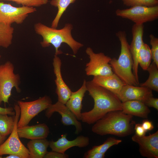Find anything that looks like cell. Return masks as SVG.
<instances>
[{
    "mask_svg": "<svg viewBox=\"0 0 158 158\" xmlns=\"http://www.w3.org/2000/svg\"><path fill=\"white\" fill-rule=\"evenodd\" d=\"M86 86L94 104L91 110L81 113L80 120L83 122L93 124L109 112L122 110V102L115 94L92 80L86 81Z\"/></svg>",
    "mask_w": 158,
    "mask_h": 158,
    "instance_id": "obj_1",
    "label": "cell"
},
{
    "mask_svg": "<svg viewBox=\"0 0 158 158\" xmlns=\"http://www.w3.org/2000/svg\"><path fill=\"white\" fill-rule=\"evenodd\" d=\"M135 123L133 116L126 114L121 110L115 111L108 113L97 121L91 130L101 136L110 134L124 137L133 132Z\"/></svg>",
    "mask_w": 158,
    "mask_h": 158,
    "instance_id": "obj_2",
    "label": "cell"
},
{
    "mask_svg": "<svg viewBox=\"0 0 158 158\" xmlns=\"http://www.w3.org/2000/svg\"><path fill=\"white\" fill-rule=\"evenodd\" d=\"M73 28L71 24L66 23L63 28L57 29L40 22L35 24L34 26L36 33L42 37V41L40 42L41 46L45 48L52 44L55 48L56 55L62 53L59 48L63 43L68 44L74 54H76L79 49L83 46L73 37L71 34Z\"/></svg>",
    "mask_w": 158,
    "mask_h": 158,
    "instance_id": "obj_3",
    "label": "cell"
},
{
    "mask_svg": "<svg viewBox=\"0 0 158 158\" xmlns=\"http://www.w3.org/2000/svg\"><path fill=\"white\" fill-rule=\"evenodd\" d=\"M116 35L120 42L121 52L118 59H111L109 63L114 73L126 84L137 86L139 84L132 71L133 61L126 33L119 31Z\"/></svg>",
    "mask_w": 158,
    "mask_h": 158,
    "instance_id": "obj_4",
    "label": "cell"
},
{
    "mask_svg": "<svg viewBox=\"0 0 158 158\" xmlns=\"http://www.w3.org/2000/svg\"><path fill=\"white\" fill-rule=\"evenodd\" d=\"M15 124L13 129L8 138L0 145V158L5 154H13L20 158H29V151L20 139L18 132V123L20 114V108L15 104Z\"/></svg>",
    "mask_w": 158,
    "mask_h": 158,
    "instance_id": "obj_5",
    "label": "cell"
},
{
    "mask_svg": "<svg viewBox=\"0 0 158 158\" xmlns=\"http://www.w3.org/2000/svg\"><path fill=\"white\" fill-rule=\"evenodd\" d=\"M14 66L10 61L0 65V104L2 102L8 103L12 89L15 87L19 92L20 78L14 73Z\"/></svg>",
    "mask_w": 158,
    "mask_h": 158,
    "instance_id": "obj_6",
    "label": "cell"
},
{
    "mask_svg": "<svg viewBox=\"0 0 158 158\" xmlns=\"http://www.w3.org/2000/svg\"><path fill=\"white\" fill-rule=\"evenodd\" d=\"M52 103L51 98L46 95L32 101H18L17 104L20 110V116L18 123V128L28 125L34 117L47 109Z\"/></svg>",
    "mask_w": 158,
    "mask_h": 158,
    "instance_id": "obj_7",
    "label": "cell"
},
{
    "mask_svg": "<svg viewBox=\"0 0 158 158\" xmlns=\"http://www.w3.org/2000/svg\"><path fill=\"white\" fill-rule=\"evenodd\" d=\"M116 15L129 19L137 24H143L158 18V5L152 7L136 6L128 9H117Z\"/></svg>",
    "mask_w": 158,
    "mask_h": 158,
    "instance_id": "obj_8",
    "label": "cell"
},
{
    "mask_svg": "<svg viewBox=\"0 0 158 158\" xmlns=\"http://www.w3.org/2000/svg\"><path fill=\"white\" fill-rule=\"evenodd\" d=\"M85 51L90 59L86 65V75L94 76L110 75L114 73L109 63L111 57L103 53H95L90 47L87 48Z\"/></svg>",
    "mask_w": 158,
    "mask_h": 158,
    "instance_id": "obj_9",
    "label": "cell"
},
{
    "mask_svg": "<svg viewBox=\"0 0 158 158\" xmlns=\"http://www.w3.org/2000/svg\"><path fill=\"white\" fill-rule=\"evenodd\" d=\"M36 11L34 7L13 6L0 1V22L9 25L22 23L29 14Z\"/></svg>",
    "mask_w": 158,
    "mask_h": 158,
    "instance_id": "obj_10",
    "label": "cell"
},
{
    "mask_svg": "<svg viewBox=\"0 0 158 158\" xmlns=\"http://www.w3.org/2000/svg\"><path fill=\"white\" fill-rule=\"evenodd\" d=\"M55 112L59 113L61 115V122L65 126L73 125L75 127V134H78L82 132L83 128L81 123L65 104L58 101L54 104H52L46 109L45 116L49 118Z\"/></svg>",
    "mask_w": 158,
    "mask_h": 158,
    "instance_id": "obj_11",
    "label": "cell"
},
{
    "mask_svg": "<svg viewBox=\"0 0 158 158\" xmlns=\"http://www.w3.org/2000/svg\"><path fill=\"white\" fill-rule=\"evenodd\" d=\"M132 140L139 145V152L142 157L147 158H158V131L148 136L140 137L134 135Z\"/></svg>",
    "mask_w": 158,
    "mask_h": 158,
    "instance_id": "obj_12",
    "label": "cell"
},
{
    "mask_svg": "<svg viewBox=\"0 0 158 158\" xmlns=\"http://www.w3.org/2000/svg\"><path fill=\"white\" fill-rule=\"evenodd\" d=\"M144 25L143 24L135 23L132 28V40L130 45V51L133 61V73L137 83L139 84L138 75V63L137 56L139 50L143 43Z\"/></svg>",
    "mask_w": 158,
    "mask_h": 158,
    "instance_id": "obj_13",
    "label": "cell"
},
{
    "mask_svg": "<svg viewBox=\"0 0 158 158\" xmlns=\"http://www.w3.org/2000/svg\"><path fill=\"white\" fill-rule=\"evenodd\" d=\"M153 96L152 90L146 87L125 84L117 97L121 102L135 100L144 102Z\"/></svg>",
    "mask_w": 158,
    "mask_h": 158,
    "instance_id": "obj_14",
    "label": "cell"
},
{
    "mask_svg": "<svg viewBox=\"0 0 158 158\" xmlns=\"http://www.w3.org/2000/svg\"><path fill=\"white\" fill-rule=\"evenodd\" d=\"M54 71L56 76V92L59 102L65 104L70 98L72 91L64 81L61 73V60L58 55H54L53 59Z\"/></svg>",
    "mask_w": 158,
    "mask_h": 158,
    "instance_id": "obj_15",
    "label": "cell"
},
{
    "mask_svg": "<svg viewBox=\"0 0 158 158\" xmlns=\"http://www.w3.org/2000/svg\"><path fill=\"white\" fill-rule=\"evenodd\" d=\"M67 135L66 133L62 134L57 141H50L49 146L52 150L65 153L67 150L73 147L76 146L83 148L89 144L90 139L87 137L80 135L75 139L70 140L67 139Z\"/></svg>",
    "mask_w": 158,
    "mask_h": 158,
    "instance_id": "obj_16",
    "label": "cell"
},
{
    "mask_svg": "<svg viewBox=\"0 0 158 158\" xmlns=\"http://www.w3.org/2000/svg\"><path fill=\"white\" fill-rule=\"evenodd\" d=\"M92 81L112 92L117 96L126 84L114 73L107 75L94 76Z\"/></svg>",
    "mask_w": 158,
    "mask_h": 158,
    "instance_id": "obj_17",
    "label": "cell"
},
{
    "mask_svg": "<svg viewBox=\"0 0 158 158\" xmlns=\"http://www.w3.org/2000/svg\"><path fill=\"white\" fill-rule=\"evenodd\" d=\"M18 132L20 138L32 140L46 138L48 135L49 130L48 126L43 123L18 128Z\"/></svg>",
    "mask_w": 158,
    "mask_h": 158,
    "instance_id": "obj_18",
    "label": "cell"
},
{
    "mask_svg": "<svg viewBox=\"0 0 158 158\" xmlns=\"http://www.w3.org/2000/svg\"><path fill=\"white\" fill-rule=\"evenodd\" d=\"M86 80H84L80 88L75 92H72L69 98L65 105L73 113L78 120H80L82 101L87 91Z\"/></svg>",
    "mask_w": 158,
    "mask_h": 158,
    "instance_id": "obj_19",
    "label": "cell"
},
{
    "mask_svg": "<svg viewBox=\"0 0 158 158\" xmlns=\"http://www.w3.org/2000/svg\"><path fill=\"white\" fill-rule=\"evenodd\" d=\"M121 108V111L126 114L144 118H147L150 112L148 107L144 102L138 100L122 102Z\"/></svg>",
    "mask_w": 158,
    "mask_h": 158,
    "instance_id": "obj_20",
    "label": "cell"
},
{
    "mask_svg": "<svg viewBox=\"0 0 158 158\" xmlns=\"http://www.w3.org/2000/svg\"><path fill=\"white\" fill-rule=\"evenodd\" d=\"M49 142L46 138L32 140L27 143L29 158H44L49 146Z\"/></svg>",
    "mask_w": 158,
    "mask_h": 158,
    "instance_id": "obj_21",
    "label": "cell"
},
{
    "mask_svg": "<svg viewBox=\"0 0 158 158\" xmlns=\"http://www.w3.org/2000/svg\"><path fill=\"white\" fill-rule=\"evenodd\" d=\"M158 67L153 62L147 69L149 73L147 79L145 82L141 83L140 86L148 88L151 90L158 91Z\"/></svg>",
    "mask_w": 158,
    "mask_h": 158,
    "instance_id": "obj_22",
    "label": "cell"
},
{
    "mask_svg": "<svg viewBox=\"0 0 158 158\" xmlns=\"http://www.w3.org/2000/svg\"><path fill=\"white\" fill-rule=\"evenodd\" d=\"M14 31L11 25L0 22V47L7 48L12 43Z\"/></svg>",
    "mask_w": 158,
    "mask_h": 158,
    "instance_id": "obj_23",
    "label": "cell"
},
{
    "mask_svg": "<svg viewBox=\"0 0 158 158\" xmlns=\"http://www.w3.org/2000/svg\"><path fill=\"white\" fill-rule=\"evenodd\" d=\"M76 0H51L50 4L58 8L57 14L51 23V27L56 28L62 15L70 5Z\"/></svg>",
    "mask_w": 158,
    "mask_h": 158,
    "instance_id": "obj_24",
    "label": "cell"
},
{
    "mask_svg": "<svg viewBox=\"0 0 158 158\" xmlns=\"http://www.w3.org/2000/svg\"><path fill=\"white\" fill-rule=\"evenodd\" d=\"M152 59L150 49L148 45L144 42L138 54V64L143 70L147 71L150 64Z\"/></svg>",
    "mask_w": 158,
    "mask_h": 158,
    "instance_id": "obj_25",
    "label": "cell"
},
{
    "mask_svg": "<svg viewBox=\"0 0 158 158\" xmlns=\"http://www.w3.org/2000/svg\"><path fill=\"white\" fill-rule=\"evenodd\" d=\"M15 116L0 113V133L6 136L11 134L14 126Z\"/></svg>",
    "mask_w": 158,
    "mask_h": 158,
    "instance_id": "obj_26",
    "label": "cell"
},
{
    "mask_svg": "<svg viewBox=\"0 0 158 158\" xmlns=\"http://www.w3.org/2000/svg\"><path fill=\"white\" fill-rule=\"evenodd\" d=\"M121 142L122 140H121L116 139L114 137H110L107 138L102 144L95 146L86 152L90 153L97 152L105 154L110 147L117 145Z\"/></svg>",
    "mask_w": 158,
    "mask_h": 158,
    "instance_id": "obj_27",
    "label": "cell"
},
{
    "mask_svg": "<svg viewBox=\"0 0 158 158\" xmlns=\"http://www.w3.org/2000/svg\"><path fill=\"white\" fill-rule=\"evenodd\" d=\"M124 5L127 6H144L152 7L158 5V0H122Z\"/></svg>",
    "mask_w": 158,
    "mask_h": 158,
    "instance_id": "obj_28",
    "label": "cell"
},
{
    "mask_svg": "<svg viewBox=\"0 0 158 158\" xmlns=\"http://www.w3.org/2000/svg\"><path fill=\"white\" fill-rule=\"evenodd\" d=\"M10 1L15 2L16 4L21 5L24 6L34 7H39L46 4L49 0H3Z\"/></svg>",
    "mask_w": 158,
    "mask_h": 158,
    "instance_id": "obj_29",
    "label": "cell"
},
{
    "mask_svg": "<svg viewBox=\"0 0 158 158\" xmlns=\"http://www.w3.org/2000/svg\"><path fill=\"white\" fill-rule=\"evenodd\" d=\"M150 43L151 46L150 51L152 59L158 67V38L152 34L149 35Z\"/></svg>",
    "mask_w": 158,
    "mask_h": 158,
    "instance_id": "obj_30",
    "label": "cell"
},
{
    "mask_svg": "<svg viewBox=\"0 0 158 158\" xmlns=\"http://www.w3.org/2000/svg\"><path fill=\"white\" fill-rule=\"evenodd\" d=\"M69 155L65 153H61L52 151L47 152L44 158H68Z\"/></svg>",
    "mask_w": 158,
    "mask_h": 158,
    "instance_id": "obj_31",
    "label": "cell"
},
{
    "mask_svg": "<svg viewBox=\"0 0 158 158\" xmlns=\"http://www.w3.org/2000/svg\"><path fill=\"white\" fill-rule=\"evenodd\" d=\"M145 104L148 107H153L157 110H158V99L151 97L144 102Z\"/></svg>",
    "mask_w": 158,
    "mask_h": 158,
    "instance_id": "obj_32",
    "label": "cell"
},
{
    "mask_svg": "<svg viewBox=\"0 0 158 158\" xmlns=\"http://www.w3.org/2000/svg\"><path fill=\"white\" fill-rule=\"evenodd\" d=\"M134 130L135 131V134L140 137L145 135L146 132L143 128L142 124L139 123H135Z\"/></svg>",
    "mask_w": 158,
    "mask_h": 158,
    "instance_id": "obj_33",
    "label": "cell"
},
{
    "mask_svg": "<svg viewBox=\"0 0 158 158\" xmlns=\"http://www.w3.org/2000/svg\"><path fill=\"white\" fill-rule=\"evenodd\" d=\"M105 154L97 152L90 153L85 152L83 157L85 158H104L105 157Z\"/></svg>",
    "mask_w": 158,
    "mask_h": 158,
    "instance_id": "obj_34",
    "label": "cell"
},
{
    "mask_svg": "<svg viewBox=\"0 0 158 158\" xmlns=\"http://www.w3.org/2000/svg\"><path fill=\"white\" fill-rule=\"evenodd\" d=\"M141 124L143 128L146 132L152 130L154 128L152 122L148 120H144Z\"/></svg>",
    "mask_w": 158,
    "mask_h": 158,
    "instance_id": "obj_35",
    "label": "cell"
},
{
    "mask_svg": "<svg viewBox=\"0 0 158 158\" xmlns=\"http://www.w3.org/2000/svg\"><path fill=\"white\" fill-rule=\"evenodd\" d=\"M14 109L12 107L3 108L0 107V113L11 116L15 115Z\"/></svg>",
    "mask_w": 158,
    "mask_h": 158,
    "instance_id": "obj_36",
    "label": "cell"
},
{
    "mask_svg": "<svg viewBox=\"0 0 158 158\" xmlns=\"http://www.w3.org/2000/svg\"><path fill=\"white\" fill-rule=\"evenodd\" d=\"M5 158H20L18 156L13 154H9L8 156L5 157Z\"/></svg>",
    "mask_w": 158,
    "mask_h": 158,
    "instance_id": "obj_37",
    "label": "cell"
},
{
    "mask_svg": "<svg viewBox=\"0 0 158 158\" xmlns=\"http://www.w3.org/2000/svg\"><path fill=\"white\" fill-rule=\"evenodd\" d=\"M6 138V136H4L0 133V145L3 143Z\"/></svg>",
    "mask_w": 158,
    "mask_h": 158,
    "instance_id": "obj_38",
    "label": "cell"
},
{
    "mask_svg": "<svg viewBox=\"0 0 158 158\" xmlns=\"http://www.w3.org/2000/svg\"><path fill=\"white\" fill-rule=\"evenodd\" d=\"M1 58V56L0 55V59Z\"/></svg>",
    "mask_w": 158,
    "mask_h": 158,
    "instance_id": "obj_39",
    "label": "cell"
}]
</instances>
